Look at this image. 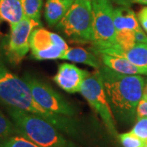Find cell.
Wrapping results in <instances>:
<instances>
[{
  "label": "cell",
  "mask_w": 147,
  "mask_h": 147,
  "mask_svg": "<svg viewBox=\"0 0 147 147\" xmlns=\"http://www.w3.org/2000/svg\"><path fill=\"white\" fill-rule=\"evenodd\" d=\"M98 70L114 117L123 123H133L137 105L143 97L145 78L118 73L104 65Z\"/></svg>",
  "instance_id": "cell-1"
},
{
  "label": "cell",
  "mask_w": 147,
  "mask_h": 147,
  "mask_svg": "<svg viewBox=\"0 0 147 147\" xmlns=\"http://www.w3.org/2000/svg\"><path fill=\"white\" fill-rule=\"evenodd\" d=\"M0 100L9 107L41 117L68 135L78 134L77 123L71 117L57 115L43 109L33 97L25 80L10 72L2 64H0Z\"/></svg>",
  "instance_id": "cell-2"
},
{
  "label": "cell",
  "mask_w": 147,
  "mask_h": 147,
  "mask_svg": "<svg viewBox=\"0 0 147 147\" xmlns=\"http://www.w3.org/2000/svg\"><path fill=\"white\" fill-rule=\"evenodd\" d=\"M7 111L19 134L38 146L78 147L64 137L55 125L41 117L12 107H9Z\"/></svg>",
  "instance_id": "cell-3"
},
{
  "label": "cell",
  "mask_w": 147,
  "mask_h": 147,
  "mask_svg": "<svg viewBox=\"0 0 147 147\" xmlns=\"http://www.w3.org/2000/svg\"><path fill=\"white\" fill-rule=\"evenodd\" d=\"M92 12L91 0H74L60 21L57 30L69 41L77 43L92 42Z\"/></svg>",
  "instance_id": "cell-4"
},
{
  "label": "cell",
  "mask_w": 147,
  "mask_h": 147,
  "mask_svg": "<svg viewBox=\"0 0 147 147\" xmlns=\"http://www.w3.org/2000/svg\"><path fill=\"white\" fill-rule=\"evenodd\" d=\"M92 12V51L97 53L117 44L114 7L110 0H91Z\"/></svg>",
  "instance_id": "cell-5"
},
{
  "label": "cell",
  "mask_w": 147,
  "mask_h": 147,
  "mask_svg": "<svg viewBox=\"0 0 147 147\" xmlns=\"http://www.w3.org/2000/svg\"><path fill=\"white\" fill-rule=\"evenodd\" d=\"M79 92L88 102L95 112L100 116L110 135L119 137L116 130L115 117L107 100L102 79L98 69L88 74L83 82Z\"/></svg>",
  "instance_id": "cell-6"
},
{
  "label": "cell",
  "mask_w": 147,
  "mask_h": 147,
  "mask_svg": "<svg viewBox=\"0 0 147 147\" xmlns=\"http://www.w3.org/2000/svg\"><path fill=\"white\" fill-rule=\"evenodd\" d=\"M24 80L29 86L34 100L43 109L57 115L68 117L77 114V109L49 84L30 74L25 75Z\"/></svg>",
  "instance_id": "cell-7"
},
{
  "label": "cell",
  "mask_w": 147,
  "mask_h": 147,
  "mask_svg": "<svg viewBox=\"0 0 147 147\" xmlns=\"http://www.w3.org/2000/svg\"><path fill=\"white\" fill-rule=\"evenodd\" d=\"M30 47L32 57L39 61L61 59L69 48L62 37L42 27H37L31 33Z\"/></svg>",
  "instance_id": "cell-8"
},
{
  "label": "cell",
  "mask_w": 147,
  "mask_h": 147,
  "mask_svg": "<svg viewBox=\"0 0 147 147\" xmlns=\"http://www.w3.org/2000/svg\"><path fill=\"white\" fill-rule=\"evenodd\" d=\"M41 26V22L25 16L18 23L10 26V34L6 54L11 63L19 64L30 51V38L33 30Z\"/></svg>",
  "instance_id": "cell-9"
},
{
  "label": "cell",
  "mask_w": 147,
  "mask_h": 147,
  "mask_svg": "<svg viewBox=\"0 0 147 147\" xmlns=\"http://www.w3.org/2000/svg\"><path fill=\"white\" fill-rule=\"evenodd\" d=\"M89 72L69 63L61 64L53 80L58 86L69 93L78 92Z\"/></svg>",
  "instance_id": "cell-10"
},
{
  "label": "cell",
  "mask_w": 147,
  "mask_h": 147,
  "mask_svg": "<svg viewBox=\"0 0 147 147\" xmlns=\"http://www.w3.org/2000/svg\"><path fill=\"white\" fill-rule=\"evenodd\" d=\"M95 54H108L126 58L130 62L139 67L147 68V44L135 43L127 49H122L119 44L99 51Z\"/></svg>",
  "instance_id": "cell-11"
},
{
  "label": "cell",
  "mask_w": 147,
  "mask_h": 147,
  "mask_svg": "<svg viewBox=\"0 0 147 147\" xmlns=\"http://www.w3.org/2000/svg\"><path fill=\"white\" fill-rule=\"evenodd\" d=\"M114 24L116 34L136 31L141 29L137 15L129 7L126 6L114 7Z\"/></svg>",
  "instance_id": "cell-12"
},
{
  "label": "cell",
  "mask_w": 147,
  "mask_h": 147,
  "mask_svg": "<svg viewBox=\"0 0 147 147\" xmlns=\"http://www.w3.org/2000/svg\"><path fill=\"white\" fill-rule=\"evenodd\" d=\"M102 64L118 73L130 75L146 74L147 75V68L139 67L130 62L126 58L111 56L108 54H98Z\"/></svg>",
  "instance_id": "cell-13"
},
{
  "label": "cell",
  "mask_w": 147,
  "mask_h": 147,
  "mask_svg": "<svg viewBox=\"0 0 147 147\" xmlns=\"http://www.w3.org/2000/svg\"><path fill=\"white\" fill-rule=\"evenodd\" d=\"M74 0H46L44 17L49 26H56Z\"/></svg>",
  "instance_id": "cell-14"
},
{
  "label": "cell",
  "mask_w": 147,
  "mask_h": 147,
  "mask_svg": "<svg viewBox=\"0 0 147 147\" xmlns=\"http://www.w3.org/2000/svg\"><path fill=\"white\" fill-rule=\"evenodd\" d=\"M25 16L20 0H0V22L4 21L12 26L21 21Z\"/></svg>",
  "instance_id": "cell-15"
},
{
  "label": "cell",
  "mask_w": 147,
  "mask_h": 147,
  "mask_svg": "<svg viewBox=\"0 0 147 147\" xmlns=\"http://www.w3.org/2000/svg\"><path fill=\"white\" fill-rule=\"evenodd\" d=\"M61 59L76 63L85 64L96 69H98L101 65V61H100V60L96 57V54L79 47L68 48L64 53Z\"/></svg>",
  "instance_id": "cell-16"
},
{
  "label": "cell",
  "mask_w": 147,
  "mask_h": 147,
  "mask_svg": "<svg viewBox=\"0 0 147 147\" xmlns=\"http://www.w3.org/2000/svg\"><path fill=\"white\" fill-rule=\"evenodd\" d=\"M23 6L25 15L40 22L42 0H20Z\"/></svg>",
  "instance_id": "cell-17"
},
{
  "label": "cell",
  "mask_w": 147,
  "mask_h": 147,
  "mask_svg": "<svg viewBox=\"0 0 147 147\" xmlns=\"http://www.w3.org/2000/svg\"><path fill=\"white\" fill-rule=\"evenodd\" d=\"M17 134H19V132L14 123L0 111V142Z\"/></svg>",
  "instance_id": "cell-18"
},
{
  "label": "cell",
  "mask_w": 147,
  "mask_h": 147,
  "mask_svg": "<svg viewBox=\"0 0 147 147\" xmlns=\"http://www.w3.org/2000/svg\"><path fill=\"white\" fill-rule=\"evenodd\" d=\"M0 147H40L22 135L17 134L0 142Z\"/></svg>",
  "instance_id": "cell-19"
},
{
  "label": "cell",
  "mask_w": 147,
  "mask_h": 147,
  "mask_svg": "<svg viewBox=\"0 0 147 147\" xmlns=\"http://www.w3.org/2000/svg\"><path fill=\"white\" fill-rule=\"evenodd\" d=\"M119 139L123 147H147L146 142L131 133V131L120 134Z\"/></svg>",
  "instance_id": "cell-20"
},
{
  "label": "cell",
  "mask_w": 147,
  "mask_h": 147,
  "mask_svg": "<svg viewBox=\"0 0 147 147\" xmlns=\"http://www.w3.org/2000/svg\"><path fill=\"white\" fill-rule=\"evenodd\" d=\"M130 131L147 143V117L137 118L136 123Z\"/></svg>",
  "instance_id": "cell-21"
},
{
  "label": "cell",
  "mask_w": 147,
  "mask_h": 147,
  "mask_svg": "<svg viewBox=\"0 0 147 147\" xmlns=\"http://www.w3.org/2000/svg\"><path fill=\"white\" fill-rule=\"evenodd\" d=\"M137 19L143 30L147 33V6L143 7L137 13Z\"/></svg>",
  "instance_id": "cell-22"
},
{
  "label": "cell",
  "mask_w": 147,
  "mask_h": 147,
  "mask_svg": "<svg viewBox=\"0 0 147 147\" xmlns=\"http://www.w3.org/2000/svg\"><path fill=\"white\" fill-rule=\"evenodd\" d=\"M147 117V100L142 98L137 108V118Z\"/></svg>",
  "instance_id": "cell-23"
},
{
  "label": "cell",
  "mask_w": 147,
  "mask_h": 147,
  "mask_svg": "<svg viewBox=\"0 0 147 147\" xmlns=\"http://www.w3.org/2000/svg\"><path fill=\"white\" fill-rule=\"evenodd\" d=\"M134 37H135L136 43L147 44V35L146 34V33L142 30V28L134 32Z\"/></svg>",
  "instance_id": "cell-24"
},
{
  "label": "cell",
  "mask_w": 147,
  "mask_h": 147,
  "mask_svg": "<svg viewBox=\"0 0 147 147\" xmlns=\"http://www.w3.org/2000/svg\"><path fill=\"white\" fill-rule=\"evenodd\" d=\"M110 1L115 2L119 6H126V7H129L132 3L131 0H110Z\"/></svg>",
  "instance_id": "cell-25"
},
{
  "label": "cell",
  "mask_w": 147,
  "mask_h": 147,
  "mask_svg": "<svg viewBox=\"0 0 147 147\" xmlns=\"http://www.w3.org/2000/svg\"><path fill=\"white\" fill-rule=\"evenodd\" d=\"M143 99L147 100V82L145 84V88H144V92H143Z\"/></svg>",
  "instance_id": "cell-26"
},
{
  "label": "cell",
  "mask_w": 147,
  "mask_h": 147,
  "mask_svg": "<svg viewBox=\"0 0 147 147\" xmlns=\"http://www.w3.org/2000/svg\"><path fill=\"white\" fill-rule=\"evenodd\" d=\"M131 2L132 3H137L147 5V0H131Z\"/></svg>",
  "instance_id": "cell-27"
}]
</instances>
